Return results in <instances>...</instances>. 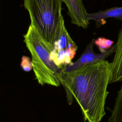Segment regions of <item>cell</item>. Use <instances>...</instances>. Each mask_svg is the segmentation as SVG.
I'll return each mask as SVG.
<instances>
[{"label":"cell","mask_w":122,"mask_h":122,"mask_svg":"<svg viewBox=\"0 0 122 122\" xmlns=\"http://www.w3.org/2000/svg\"><path fill=\"white\" fill-rule=\"evenodd\" d=\"M23 36L24 42L31 56L33 71L38 83L55 87L62 85V69L51 59L52 49L31 24Z\"/></svg>","instance_id":"obj_2"},{"label":"cell","mask_w":122,"mask_h":122,"mask_svg":"<svg viewBox=\"0 0 122 122\" xmlns=\"http://www.w3.org/2000/svg\"><path fill=\"white\" fill-rule=\"evenodd\" d=\"M94 44L98 48L101 53H104L111 49L114 41L104 37H99L94 40Z\"/></svg>","instance_id":"obj_10"},{"label":"cell","mask_w":122,"mask_h":122,"mask_svg":"<svg viewBox=\"0 0 122 122\" xmlns=\"http://www.w3.org/2000/svg\"><path fill=\"white\" fill-rule=\"evenodd\" d=\"M108 122H122V86L117 92L113 109Z\"/></svg>","instance_id":"obj_9"},{"label":"cell","mask_w":122,"mask_h":122,"mask_svg":"<svg viewBox=\"0 0 122 122\" xmlns=\"http://www.w3.org/2000/svg\"><path fill=\"white\" fill-rule=\"evenodd\" d=\"M20 65L22 69L26 72L30 71L33 70V64L31 59L28 56L23 55L21 57Z\"/></svg>","instance_id":"obj_11"},{"label":"cell","mask_w":122,"mask_h":122,"mask_svg":"<svg viewBox=\"0 0 122 122\" xmlns=\"http://www.w3.org/2000/svg\"><path fill=\"white\" fill-rule=\"evenodd\" d=\"M87 16L89 20H94L96 22V27H100L106 23L105 19L108 18L122 20V7H113L95 13H88Z\"/></svg>","instance_id":"obj_8"},{"label":"cell","mask_w":122,"mask_h":122,"mask_svg":"<svg viewBox=\"0 0 122 122\" xmlns=\"http://www.w3.org/2000/svg\"><path fill=\"white\" fill-rule=\"evenodd\" d=\"M62 1L67 7L68 14L71 18V22L78 27L87 29L89 24V20L82 0H62Z\"/></svg>","instance_id":"obj_6"},{"label":"cell","mask_w":122,"mask_h":122,"mask_svg":"<svg viewBox=\"0 0 122 122\" xmlns=\"http://www.w3.org/2000/svg\"><path fill=\"white\" fill-rule=\"evenodd\" d=\"M76 43L72 40L65 26L62 24L58 38L55 41L51 52V58L61 69L71 62L77 50Z\"/></svg>","instance_id":"obj_4"},{"label":"cell","mask_w":122,"mask_h":122,"mask_svg":"<svg viewBox=\"0 0 122 122\" xmlns=\"http://www.w3.org/2000/svg\"><path fill=\"white\" fill-rule=\"evenodd\" d=\"M62 2V0H24L30 24L52 49L64 22Z\"/></svg>","instance_id":"obj_3"},{"label":"cell","mask_w":122,"mask_h":122,"mask_svg":"<svg viewBox=\"0 0 122 122\" xmlns=\"http://www.w3.org/2000/svg\"><path fill=\"white\" fill-rule=\"evenodd\" d=\"M114 56L111 63L110 83L122 81V28L119 30Z\"/></svg>","instance_id":"obj_7"},{"label":"cell","mask_w":122,"mask_h":122,"mask_svg":"<svg viewBox=\"0 0 122 122\" xmlns=\"http://www.w3.org/2000/svg\"><path fill=\"white\" fill-rule=\"evenodd\" d=\"M94 41V40H92L91 41L87 46L84 52L76 61L71 62L63 68V73H71L77 71L87 65L105 60L106 58L115 51L116 44L113 45L111 49L105 52L96 53L93 51Z\"/></svg>","instance_id":"obj_5"},{"label":"cell","mask_w":122,"mask_h":122,"mask_svg":"<svg viewBox=\"0 0 122 122\" xmlns=\"http://www.w3.org/2000/svg\"><path fill=\"white\" fill-rule=\"evenodd\" d=\"M111 70V62L105 60L71 73H63L62 85L68 103L71 105L75 99L88 122H100L105 115Z\"/></svg>","instance_id":"obj_1"}]
</instances>
